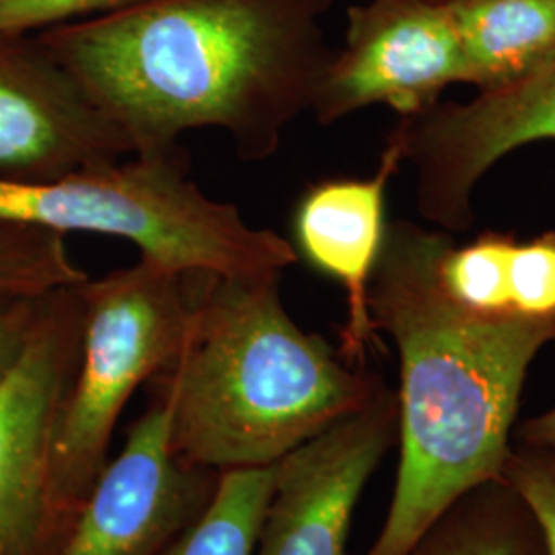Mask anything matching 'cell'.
Here are the masks:
<instances>
[{
  "mask_svg": "<svg viewBox=\"0 0 555 555\" xmlns=\"http://www.w3.org/2000/svg\"><path fill=\"white\" fill-rule=\"evenodd\" d=\"M89 278L70 256L66 235L0 219V313Z\"/></svg>",
  "mask_w": 555,
  "mask_h": 555,
  "instance_id": "obj_17",
  "label": "cell"
},
{
  "mask_svg": "<svg viewBox=\"0 0 555 555\" xmlns=\"http://www.w3.org/2000/svg\"><path fill=\"white\" fill-rule=\"evenodd\" d=\"M403 163L396 132L371 178L323 179L309 185L293 210V247L319 274L336 280L346 293V323L339 354L364 366L378 334L369 311V288L383 251L387 188Z\"/></svg>",
  "mask_w": 555,
  "mask_h": 555,
  "instance_id": "obj_12",
  "label": "cell"
},
{
  "mask_svg": "<svg viewBox=\"0 0 555 555\" xmlns=\"http://www.w3.org/2000/svg\"><path fill=\"white\" fill-rule=\"evenodd\" d=\"M433 276L438 291L465 311L555 321V233L518 241L488 231L467 245L440 233Z\"/></svg>",
  "mask_w": 555,
  "mask_h": 555,
  "instance_id": "obj_13",
  "label": "cell"
},
{
  "mask_svg": "<svg viewBox=\"0 0 555 555\" xmlns=\"http://www.w3.org/2000/svg\"><path fill=\"white\" fill-rule=\"evenodd\" d=\"M438 2H449V0H438Z\"/></svg>",
  "mask_w": 555,
  "mask_h": 555,
  "instance_id": "obj_22",
  "label": "cell"
},
{
  "mask_svg": "<svg viewBox=\"0 0 555 555\" xmlns=\"http://www.w3.org/2000/svg\"><path fill=\"white\" fill-rule=\"evenodd\" d=\"M82 293L79 371L54 438L43 555L56 547L107 467L128 401L178 354L190 315L185 274L146 256L89 278Z\"/></svg>",
  "mask_w": 555,
  "mask_h": 555,
  "instance_id": "obj_5",
  "label": "cell"
},
{
  "mask_svg": "<svg viewBox=\"0 0 555 555\" xmlns=\"http://www.w3.org/2000/svg\"><path fill=\"white\" fill-rule=\"evenodd\" d=\"M132 0H0V29L36 36L73 21L98 17Z\"/></svg>",
  "mask_w": 555,
  "mask_h": 555,
  "instance_id": "obj_19",
  "label": "cell"
},
{
  "mask_svg": "<svg viewBox=\"0 0 555 555\" xmlns=\"http://www.w3.org/2000/svg\"><path fill=\"white\" fill-rule=\"evenodd\" d=\"M465 79L463 48L449 2L369 0L348 7L344 46L334 50L311 114L332 126L387 105L410 118Z\"/></svg>",
  "mask_w": 555,
  "mask_h": 555,
  "instance_id": "obj_8",
  "label": "cell"
},
{
  "mask_svg": "<svg viewBox=\"0 0 555 555\" xmlns=\"http://www.w3.org/2000/svg\"><path fill=\"white\" fill-rule=\"evenodd\" d=\"M516 442L539 449H555V405L539 416L525 420L516 430Z\"/></svg>",
  "mask_w": 555,
  "mask_h": 555,
  "instance_id": "obj_21",
  "label": "cell"
},
{
  "mask_svg": "<svg viewBox=\"0 0 555 555\" xmlns=\"http://www.w3.org/2000/svg\"><path fill=\"white\" fill-rule=\"evenodd\" d=\"M280 280L185 274V334L149 387L167 410L173 453L192 467H270L385 385L305 332L282 302Z\"/></svg>",
  "mask_w": 555,
  "mask_h": 555,
  "instance_id": "obj_3",
  "label": "cell"
},
{
  "mask_svg": "<svg viewBox=\"0 0 555 555\" xmlns=\"http://www.w3.org/2000/svg\"><path fill=\"white\" fill-rule=\"evenodd\" d=\"M438 231L387 224L369 288L378 336L399 357V465L389 511L362 555H405L456 498L502 479L518 401L555 321L488 318L438 291Z\"/></svg>",
  "mask_w": 555,
  "mask_h": 555,
  "instance_id": "obj_2",
  "label": "cell"
},
{
  "mask_svg": "<svg viewBox=\"0 0 555 555\" xmlns=\"http://www.w3.org/2000/svg\"><path fill=\"white\" fill-rule=\"evenodd\" d=\"M465 79L488 91L555 50V0H449Z\"/></svg>",
  "mask_w": 555,
  "mask_h": 555,
  "instance_id": "obj_14",
  "label": "cell"
},
{
  "mask_svg": "<svg viewBox=\"0 0 555 555\" xmlns=\"http://www.w3.org/2000/svg\"><path fill=\"white\" fill-rule=\"evenodd\" d=\"M403 163L416 173L422 219L447 233L472 229L477 183L515 149L555 140V50L467 103H437L401 118Z\"/></svg>",
  "mask_w": 555,
  "mask_h": 555,
  "instance_id": "obj_7",
  "label": "cell"
},
{
  "mask_svg": "<svg viewBox=\"0 0 555 555\" xmlns=\"http://www.w3.org/2000/svg\"><path fill=\"white\" fill-rule=\"evenodd\" d=\"M274 483V465L220 474L206 511L165 555H254Z\"/></svg>",
  "mask_w": 555,
  "mask_h": 555,
  "instance_id": "obj_16",
  "label": "cell"
},
{
  "mask_svg": "<svg viewBox=\"0 0 555 555\" xmlns=\"http://www.w3.org/2000/svg\"><path fill=\"white\" fill-rule=\"evenodd\" d=\"M41 298L17 305L0 313V377L17 360L21 348L31 330Z\"/></svg>",
  "mask_w": 555,
  "mask_h": 555,
  "instance_id": "obj_20",
  "label": "cell"
},
{
  "mask_svg": "<svg viewBox=\"0 0 555 555\" xmlns=\"http://www.w3.org/2000/svg\"><path fill=\"white\" fill-rule=\"evenodd\" d=\"M132 157L36 36L0 29V178L50 181Z\"/></svg>",
  "mask_w": 555,
  "mask_h": 555,
  "instance_id": "obj_11",
  "label": "cell"
},
{
  "mask_svg": "<svg viewBox=\"0 0 555 555\" xmlns=\"http://www.w3.org/2000/svg\"><path fill=\"white\" fill-rule=\"evenodd\" d=\"M397 433V391L383 385L366 405L278 459L254 555H348L358 500Z\"/></svg>",
  "mask_w": 555,
  "mask_h": 555,
  "instance_id": "obj_9",
  "label": "cell"
},
{
  "mask_svg": "<svg viewBox=\"0 0 555 555\" xmlns=\"http://www.w3.org/2000/svg\"><path fill=\"white\" fill-rule=\"evenodd\" d=\"M219 479L173 453L167 410L151 399L48 555H165L206 511Z\"/></svg>",
  "mask_w": 555,
  "mask_h": 555,
  "instance_id": "obj_10",
  "label": "cell"
},
{
  "mask_svg": "<svg viewBox=\"0 0 555 555\" xmlns=\"http://www.w3.org/2000/svg\"><path fill=\"white\" fill-rule=\"evenodd\" d=\"M85 282L41 298L0 377V555H43L54 438L79 371Z\"/></svg>",
  "mask_w": 555,
  "mask_h": 555,
  "instance_id": "obj_6",
  "label": "cell"
},
{
  "mask_svg": "<svg viewBox=\"0 0 555 555\" xmlns=\"http://www.w3.org/2000/svg\"><path fill=\"white\" fill-rule=\"evenodd\" d=\"M405 555H547L535 516L504 481L481 483L438 516Z\"/></svg>",
  "mask_w": 555,
  "mask_h": 555,
  "instance_id": "obj_15",
  "label": "cell"
},
{
  "mask_svg": "<svg viewBox=\"0 0 555 555\" xmlns=\"http://www.w3.org/2000/svg\"><path fill=\"white\" fill-rule=\"evenodd\" d=\"M336 0H132L36 34L132 155L224 132L238 159H272L311 112L332 60L321 21Z\"/></svg>",
  "mask_w": 555,
  "mask_h": 555,
  "instance_id": "obj_1",
  "label": "cell"
},
{
  "mask_svg": "<svg viewBox=\"0 0 555 555\" xmlns=\"http://www.w3.org/2000/svg\"><path fill=\"white\" fill-rule=\"evenodd\" d=\"M502 479L535 516L547 555H555V449L516 442L506 456Z\"/></svg>",
  "mask_w": 555,
  "mask_h": 555,
  "instance_id": "obj_18",
  "label": "cell"
},
{
  "mask_svg": "<svg viewBox=\"0 0 555 555\" xmlns=\"http://www.w3.org/2000/svg\"><path fill=\"white\" fill-rule=\"evenodd\" d=\"M0 219L121 238L183 274L268 276L298 261L288 238L204 194L181 146L50 181L0 178Z\"/></svg>",
  "mask_w": 555,
  "mask_h": 555,
  "instance_id": "obj_4",
  "label": "cell"
}]
</instances>
